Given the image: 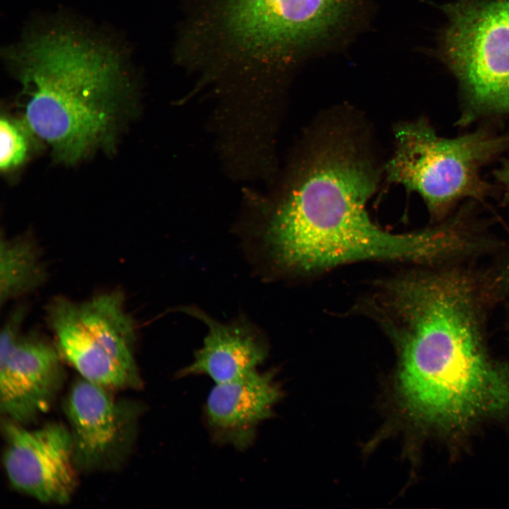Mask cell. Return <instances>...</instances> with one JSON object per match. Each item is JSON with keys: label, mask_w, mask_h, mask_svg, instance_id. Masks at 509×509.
<instances>
[{"label": "cell", "mask_w": 509, "mask_h": 509, "mask_svg": "<svg viewBox=\"0 0 509 509\" xmlns=\"http://www.w3.org/2000/svg\"><path fill=\"white\" fill-rule=\"evenodd\" d=\"M282 397L272 370H254L234 380L215 384L205 404L213 440L243 450L255 440L258 426L272 416Z\"/></svg>", "instance_id": "10"}, {"label": "cell", "mask_w": 509, "mask_h": 509, "mask_svg": "<svg viewBox=\"0 0 509 509\" xmlns=\"http://www.w3.org/2000/svg\"><path fill=\"white\" fill-rule=\"evenodd\" d=\"M24 317L23 308L13 312L0 337L1 409L18 423L47 410L62 376V358L56 345L37 334H23Z\"/></svg>", "instance_id": "8"}, {"label": "cell", "mask_w": 509, "mask_h": 509, "mask_svg": "<svg viewBox=\"0 0 509 509\" xmlns=\"http://www.w3.org/2000/svg\"><path fill=\"white\" fill-rule=\"evenodd\" d=\"M443 11L441 56L462 90L459 124L509 114V0H457Z\"/></svg>", "instance_id": "6"}, {"label": "cell", "mask_w": 509, "mask_h": 509, "mask_svg": "<svg viewBox=\"0 0 509 509\" xmlns=\"http://www.w3.org/2000/svg\"><path fill=\"white\" fill-rule=\"evenodd\" d=\"M383 301L399 349L397 399L411 421L455 428L509 409V367L487 355L464 276L399 278Z\"/></svg>", "instance_id": "1"}, {"label": "cell", "mask_w": 509, "mask_h": 509, "mask_svg": "<svg viewBox=\"0 0 509 509\" xmlns=\"http://www.w3.org/2000/svg\"><path fill=\"white\" fill-rule=\"evenodd\" d=\"M31 134L25 120L4 116L0 122V168L8 172L21 166L28 158Z\"/></svg>", "instance_id": "14"}, {"label": "cell", "mask_w": 509, "mask_h": 509, "mask_svg": "<svg viewBox=\"0 0 509 509\" xmlns=\"http://www.w3.org/2000/svg\"><path fill=\"white\" fill-rule=\"evenodd\" d=\"M394 141L386 166L389 181L418 193L436 217L465 198L483 201L491 196L493 187L481 170L509 147L508 135L482 129L441 137L425 119L397 126Z\"/></svg>", "instance_id": "5"}, {"label": "cell", "mask_w": 509, "mask_h": 509, "mask_svg": "<svg viewBox=\"0 0 509 509\" xmlns=\"http://www.w3.org/2000/svg\"><path fill=\"white\" fill-rule=\"evenodd\" d=\"M103 388L83 378L74 385L66 402L75 460L85 466L107 456L121 431L117 407Z\"/></svg>", "instance_id": "12"}, {"label": "cell", "mask_w": 509, "mask_h": 509, "mask_svg": "<svg viewBox=\"0 0 509 509\" xmlns=\"http://www.w3.org/2000/svg\"><path fill=\"white\" fill-rule=\"evenodd\" d=\"M181 310L204 322L208 333L192 362L178 373L180 377L204 375L215 384L223 383L257 370L265 360L268 353L266 342L248 322L226 324L197 308Z\"/></svg>", "instance_id": "11"}, {"label": "cell", "mask_w": 509, "mask_h": 509, "mask_svg": "<svg viewBox=\"0 0 509 509\" xmlns=\"http://www.w3.org/2000/svg\"><path fill=\"white\" fill-rule=\"evenodd\" d=\"M46 274L39 250L32 240L1 238V305L38 288L45 282Z\"/></svg>", "instance_id": "13"}, {"label": "cell", "mask_w": 509, "mask_h": 509, "mask_svg": "<svg viewBox=\"0 0 509 509\" xmlns=\"http://www.w3.org/2000/svg\"><path fill=\"white\" fill-rule=\"evenodd\" d=\"M363 147L339 127L311 144L264 230L278 267L310 271L358 260L426 261L452 254L455 236L445 224L393 234L370 220L365 206L379 171Z\"/></svg>", "instance_id": "2"}, {"label": "cell", "mask_w": 509, "mask_h": 509, "mask_svg": "<svg viewBox=\"0 0 509 509\" xmlns=\"http://www.w3.org/2000/svg\"><path fill=\"white\" fill-rule=\"evenodd\" d=\"M494 176L504 187V202L509 203V160L494 172Z\"/></svg>", "instance_id": "15"}, {"label": "cell", "mask_w": 509, "mask_h": 509, "mask_svg": "<svg viewBox=\"0 0 509 509\" xmlns=\"http://www.w3.org/2000/svg\"><path fill=\"white\" fill-rule=\"evenodd\" d=\"M6 62L23 86L25 123L58 160L76 163L110 142L131 90L117 47L56 24L12 47Z\"/></svg>", "instance_id": "3"}, {"label": "cell", "mask_w": 509, "mask_h": 509, "mask_svg": "<svg viewBox=\"0 0 509 509\" xmlns=\"http://www.w3.org/2000/svg\"><path fill=\"white\" fill-rule=\"evenodd\" d=\"M47 319L62 359L83 379L104 387L136 383V325L122 293L79 302L57 297L47 305Z\"/></svg>", "instance_id": "7"}, {"label": "cell", "mask_w": 509, "mask_h": 509, "mask_svg": "<svg viewBox=\"0 0 509 509\" xmlns=\"http://www.w3.org/2000/svg\"><path fill=\"white\" fill-rule=\"evenodd\" d=\"M356 0H192L182 50L210 81L263 91L349 19Z\"/></svg>", "instance_id": "4"}, {"label": "cell", "mask_w": 509, "mask_h": 509, "mask_svg": "<svg viewBox=\"0 0 509 509\" xmlns=\"http://www.w3.org/2000/svg\"><path fill=\"white\" fill-rule=\"evenodd\" d=\"M4 430V464L11 485L42 503H66L76 486L71 431L59 423L28 430L11 420Z\"/></svg>", "instance_id": "9"}]
</instances>
